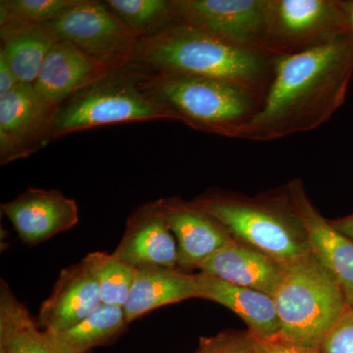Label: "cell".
<instances>
[{
  "mask_svg": "<svg viewBox=\"0 0 353 353\" xmlns=\"http://www.w3.org/2000/svg\"><path fill=\"white\" fill-rule=\"evenodd\" d=\"M352 76L348 32L303 52L278 57L262 108L238 139L269 141L313 131L341 108Z\"/></svg>",
  "mask_w": 353,
  "mask_h": 353,
  "instance_id": "6da1fadb",
  "label": "cell"
},
{
  "mask_svg": "<svg viewBox=\"0 0 353 353\" xmlns=\"http://www.w3.org/2000/svg\"><path fill=\"white\" fill-rule=\"evenodd\" d=\"M277 57L236 48L196 28L173 23L139 39L132 63L152 71L227 81L265 97Z\"/></svg>",
  "mask_w": 353,
  "mask_h": 353,
  "instance_id": "7a4b0ae2",
  "label": "cell"
},
{
  "mask_svg": "<svg viewBox=\"0 0 353 353\" xmlns=\"http://www.w3.org/2000/svg\"><path fill=\"white\" fill-rule=\"evenodd\" d=\"M139 67L148 97L196 131L238 139L263 104V97L236 83Z\"/></svg>",
  "mask_w": 353,
  "mask_h": 353,
  "instance_id": "3957f363",
  "label": "cell"
},
{
  "mask_svg": "<svg viewBox=\"0 0 353 353\" xmlns=\"http://www.w3.org/2000/svg\"><path fill=\"white\" fill-rule=\"evenodd\" d=\"M194 201L234 241L252 246L285 267L311 253L305 230L290 204L287 188L281 194L259 197L214 190Z\"/></svg>",
  "mask_w": 353,
  "mask_h": 353,
  "instance_id": "277c9868",
  "label": "cell"
},
{
  "mask_svg": "<svg viewBox=\"0 0 353 353\" xmlns=\"http://www.w3.org/2000/svg\"><path fill=\"white\" fill-rule=\"evenodd\" d=\"M273 299L280 336L317 350L350 307L340 284L312 252L287 267Z\"/></svg>",
  "mask_w": 353,
  "mask_h": 353,
  "instance_id": "5b68a950",
  "label": "cell"
},
{
  "mask_svg": "<svg viewBox=\"0 0 353 353\" xmlns=\"http://www.w3.org/2000/svg\"><path fill=\"white\" fill-rule=\"evenodd\" d=\"M139 79L141 67L131 63L77 92L58 109L52 139L105 125L157 120L176 122L170 110L143 92Z\"/></svg>",
  "mask_w": 353,
  "mask_h": 353,
  "instance_id": "8992f818",
  "label": "cell"
},
{
  "mask_svg": "<svg viewBox=\"0 0 353 353\" xmlns=\"http://www.w3.org/2000/svg\"><path fill=\"white\" fill-rule=\"evenodd\" d=\"M347 32L343 0H268L266 48L275 57L311 50Z\"/></svg>",
  "mask_w": 353,
  "mask_h": 353,
  "instance_id": "52a82bcc",
  "label": "cell"
},
{
  "mask_svg": "<svg viewBox=\"0 0 353 353\" xmlns=\"http://www.w3.org/2000/svg\"><path fill=\"white\" fill-rule=\"evenodd\" d=\"M59 41L119 69L132 63L139 37L104 1L77 0L48 24Z\"/></svg>",
  "mask_w": 353,
  "mask_h": 353,
  "instance_id": "ba28073f",
  "label": "cell"
},
{
  "mask_svg": "<svg viewBox=\"0 0 353 353\" xmlns=\"http://www.w3.org/2000/svg\"><path fill=\"white\" fill-rule=\"evenodd\" d=\"M267 4L268 0H173L174 23L196 28L236 48L269 53Z\"/></svg>",
  "mask_w": 353,
  "mask_h": 353,
  "instance_id": "9c48e42d",
  "label": "cell"
},
{
  "mask_svg": "<svg viewBox=\"0 0 353 353\" xmlns=\"http://www.w3.org/2000/svg\"><path fill=\"white\" fill-rule=\"evenodd\" d=\"M58 109L44 101L34 85H19L0 97V163L30 157L48 145Z\"/></svg>",
  "mask_w": 353,
  "mask_h": 353,
  "instance_id": "30bf717a",
  "label": "cell"
},
{
  "mask_svg": "<svg viewBox=\"0 0 353 353\" xmlns=\"http://www.w3.org/2000/svg\"><path fill=\"white\" fill-rule=\"evenodd\" d=\"M290 204L305 230L311 252L340 284L348 305L353 306V241L336 231L310 201L303 183H288Z\"/></svg>",
  "mask_w": 353,
  "mask_h": 353,
  "instance_id": "8fae6325",
  "label": "cell"
},
{
  "mask_svg": "<svg viewBox=\"0 0 353 353\" xmlns=\"http://www.w3.org/2000/svg\"><path fill=\"white\" fill-rule=\"evenodd\" d=\"M1 210L21 241L31 246L69 231L79 222L77 202L55 190L29 188L2 204Z\"/></svg>",
  "mask_w": 353,
  "mask_h": 353,
  "instance_id": "7c38bea8",
  "label": "cell"
},
{
  "mask_svg": "<svg viewBox=\"0 0 353 353\" xmlns=\"http://www.w3.org/2000/svg\"><path fill=\"white\" fill-rule=\"evenodd\" d=\"M114 254L136 268H179L178 246L167 221L162 199L146 202L130 215Z\"/></svg>",
  "mask_w": 353,
  "mask_h": 353,
  "instance_id": "4fadbf2b",
  "label": "cell"
},
{
  "mask_svg": "<svg viewBox=\"0 0 353 353\" xmlns=\"http://www.w3.org/2000/svg\"><path fill=\"white\" fill-rule=\"evenodd\" d=\"M165 214L178 246V267L199 269L234 241L226 229L196 201L180 197L162 199Z\"/></svg>",
  "mask_w": 353,
  "mask_h": 353,
  "instance_id": "5bb4252c",
  "label": "cell"
},
{
  "mask_svg": "<svg viewBox=\"0 0 353 353\" xmlns=\"http://www.w3.org/2000/svg\"><path fill=\"white\" fill-rule=\"evenodd\" d=\"M115 70L73 44L59 41L48 53L34 88L44 101L60 108L77 92Z\"/></svg>",
  "mask_w": 353,
  "mask_h": 353,
  "instance_id": "9a60e30c",
  "label": "cell"
},
{
  "mask_svg": "<svg viewBox=\"0 0 353 353\" xmlns=\"http://www.w3.org/2000/svg\"><path fill=\"white\" fill-rule=\"evenodd\" d=\"M102 304L94 274L82 259L60 272L39 309V324L46 333H59L82 322Z\"/></svg>",
  "mask_w": 353,
  "mask_h": 353,
  "instance_id": "2e32d148",
  "label": "cell"
},
{
  "mask_svg": "<svg viewBox=\"0 0 353 353\" xmlns=\"http://www.w3.org/2000/svg\"><path fill=\"white\" fill-rule=\"evenodd\" d=\"M197 297L214 301L236 313L255 340H268L280 334V323L273 296L241 287L199 272L196 274Z\"/></svg>",
  "mask_w": 353,
  "mask_h": 353,
  "instance_id": "e0dca14e",
  "label": "cell"
},
{
  "mask_svg": "<svg viewBox=\"0 0 353 353\" xmlns=\"http://www.w3.org/2000/svg\"><path fill=\"white\" fill-rule=\"evenodd\" d=\"M199 270L274 296L287 267L252 246L234 240L202 264Z\"/></svg>",
  "mask_w": 353,
  "mask_h": 353,
  "instance_id": "ac0fdd59",
  "label": "cell"
},
{
  "mask_svg": "<svg viewBox=\"0 0 353 353\" xmlns=\"http://www.w3.org/2000/svg\"><path fill=\"white\" fill-rule=\"evenodd\" d=\"M197 297L196 275L180 268L143 266L136 278L124 311L128 323L162 306Z\"/></svg>",
  "mask_w": 353,
  "mask_h": 353,
  "instance_id": "d6986e66",
  "label": "cell"
},
{
  "mask_svg": "<svg viewBox=\"0 0 353 353\" xmlns=\"http://www.w3.org/2000/svg\"><path fill=\"white\" fill-rule=\"evenodd\" d=\"M0 353H64L46 332L39 331L4 280L0 282Z\"/></svg>",
  "mask_w": 353,
  "mask_h": 353,
  "instance_id": "ffe728a7",
  "label": "cell"
},
{
  "mask_svg": "<svg viewBox=\"0 0 353 353\" xmlns=\"http://www.w3.org/2000/svg\"><path fill=\"white\" fill-rule=\"evenodd\" d=\"M128 324L124 308L102 304L72 328L46 333L64 353H88L92 348L113 343L126 331Z\"/></svg>",
  "mask_w": 353,
  "mask_h": 353,
  "instance_id": "44dd1931",
  "label": "cell"
},
{
  "mask_svg": "<svg viewBox=\"0 0 353 353\" xmlns=\"http://www.w3.org/2000/svg\"><path fill=\"white\" fill-rule=\"evenodd\" d=\"M59 41L50 26H41L1 39L0 54L6 57L21 85H34L44 61Z\"/></svg>",
  "mask_w": 353,
  "mask_h": 353,
  "instance_id": "7402d4cb",
  "label": "cell"
},
{
  "mask_svg": "<svg viewBox=\"0 0 353 353\" xmlns=\"http://www.w3.org/2000/svg\"><path fill=\"white\" fill-rule=\"evenodd\" d=\"M77 0H1V39L27 30L50 24Z\"/></svg>",
  "mask_w": 353,
  "mask_h": 353,
  "instance_id": "603a6c76",
  "label": "cell"
},
{
  "mask_svg": "<svg viewBox=\"0 0 353 353\" xmlns=\"http://www.w3.org/2000/svg\"><path fill=\"white\" fill-rule=\"evenodd\" d=\"M83 260L94 274L102 303L124 307L136 278V267L118 259L114 253L92 252Z\"/></svg>",
  "mask_w": 353,
  "mask_h": 353,
  "instance_id": "cb8c5ba5",
  "label": "cell"
},
{
  "mask_svg": "<svg viewBox=\"0 0 353 353\" xmlns=\"http://www.w3.org/2000/svg\"><path fill=\"white\" fill-rule=\"evenodd\" d=\"M106 6L139 39L173 24V0H106Z\"/></svg>",
  "mask_w": 353,
  "mask_h": 353,
  "instance_id": "d4e9b609",
  "label": "cell"
},
{
  "mask_svg": "<svg viewBox=\"0 0 353 353\" xmlns=\"http://www.w3.org/2000/svg\"><path fill=\"white\" fill-rule=\"evenodd\" d=\"M194 353H254L253 338L250 333L222 332L201 338Z\"/></svg>",
  "mask_w": 353,
  "mask_h": 353,
  "instance_id": "484cf974",
  "label": "cell"
},
{
  "mask_svg": "<svg viewBox=\"0 0 353 353\" xmlns=\"http://www.w3.org/2000/svg\"><path fill=\"white\" fill-rule=\"evenodd\" d=\"M320 353H353V306H350L325 336Z\"/></svg>",
  "mask_w": 353,
  "mask_h": 353,
  "instance_id": "4316f807",
  "label": "cell"
},
{
  "mask_svg": "<svg viewBox=\"0 0 353 353\" xmlns=\"http://www.w3.org/2000/svg\"><path fill=\"white\" fill-rule=\"evenodd\" d=\"M253 345H254V353H320L317 348L297 345L285 340L280 334L268 340L253 339Z\"/></svg>",
  "mask_w": 353,
  "mask_h": 353,
  "instance_id": "83f0119b",
  "label": "cell"
},
{
  "mask_svg": "<svg viewBox=\"0 0 353 353\" xmlns=\"http://www.w3.org/2000/svg\"><path fill=\"white\" fill-rule=\"evenodd\" d=\"M21 85L6 57L0 54V97H3Z\"/></svg>",
  "mask_w": 353,
  "mask_h": 353,
  "instance_id": "f1b7e54d",
  "label": "cell"
},
{
  "mask_svg": "<svg viewBox=\"0 0 353 353\" xmlns=\"http://www.w3.org/2000/svg\"><path fill=\"white\" fill-rule=\"evenodd\" d=\"M330 223H331L332 226H333L336 231L345 234V236L352 239L353 241V213L352 214L345 216V217L330 221Z\"/></svg>",
  "mask_w": 353,
  "mask_h": 353,
  "instance_id": "f546056e",
  "label": "cell"
},
{
  "mask_svg": "<svg viewBox=\"0 0 353 353\" xmlns=\"http://www.w3.org/2000/svg\"><path fill=\"white\" fill-rule=\"evenodd\" d=\"M348 34L353 38V0H343Z\"/></svg>",
  "mask_w": 353,
  "mask_h": 353,
  "instance_id": "4dcf8cb0",
  "label": "cell"
}]
</instances>
